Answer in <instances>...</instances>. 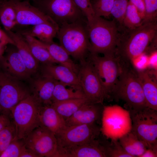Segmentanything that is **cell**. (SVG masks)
I'll use <instances>...</instances> for the list:
<instances>
[{
    "label": "cell",
    "instance_id": "obj_1",
    "mask_svg": "<svg viewBox=\"0 0 157 157\" xmlns=\"http://www.w3.org/2000/svg\"><path fill=\"white\" fill-rule=\"evenodd\" d=\"M120 34L117 48L118 53L127 60L134 61L142 56L157 36V21L143 24Z\"/></svg>",
    "mask_w": 157,
    "mask_h": 157
},
{
    "label": "cell",
    "instance_id": "obj_2",
    "mask_svg": "<svg viewBox=\"0 0 157 157\" xmlns=\"http://www.w3.org/2000/svg\"><path fill=\"white\" fill-rule=\"evenodd\" d=\"M100 56L90 53L89 60L93 65L104 90L106 98L113 95L121 75L128 67L126 59L116 51Z\"/></svg>",
    "mask_w": 157,
    "mask_h": 157
},
{
    "label": "cell",
    "instance_id": "obj_3",
    "mask_svg": "<svg viewBox=\"0 0 157 157\" xmlns=\"http://www.w3.org/2000/svg\"><path fill=\"white\" fill-rule=\"evenodd\" d=\"M90 43V53H105L115 51L119 42L120 34L115 20L109 21L96 16L87 25Z\"/></svg>",
    "mask_w": 157,
    "mask_h": 157
},
{
    "label": "cell",
    "instance_id": "obj_4",
    "mask_svg": "<svg viewBox=\"0 0 157 157\" xmlns=\"http://www.w3.org/2000/svg\"><path fill=\"white\" fill-rule=\"evenodd\" d=\"M59 26L57 35L60 45L74 59L80 61L85 60L90 46L87 24L80 20Z\"/></svg>",
    "mask_w": 157,
    "mask_h": 157
},
{
    "label": "cell",
    "instance_id": "obj_5",
    "mask_svg": "<svg viewBox=\"0 0 157 157\" xmlns=\"http://www.w3.org/2000/svg\"><path fill=\"white\" fill-rule=\"evenodd\" d=\"M42 105L31 94L12 109L10 116L15 125L16 139L24 140L41 125L40 116Z\"/></svg>",
    "mask_w": 157,
    "mask_h": 157
},
{
    "label": "cell",
    "instance_id": "obj_6",
    "mask_svg": "<svg viewBox=\"0 0 157 157\" xmlns=\"http://www.w3.org/2000/svg\"><path fill=\"white\" fill-rule=\"evenodd\" d=\"M113 95L125 102L127 110H138L147 107L137 73L128 67L120 76Z\"/></svg>",
    "mask_w": 157,
    "mask_h": 157
},
{
    "label": "cell",
    "instance_id": "obj_7",
    "mask_svg": "<svg viewBox=\"0 0 157 157\" xmlns=\"http://www.w3.org/2000/svg\"><path fill=\"white\" fill-rule=\"evenodd\" d=\"M101 131L110 140H118L130 132L132 121L129 112L117 105L103 107Z\"/></svg>",
    "mask_w": 157,
    "mask_h": 157
},
{
    "label": "cell",
    "instance_id": "obj_8",
    "mask_svg": "<svg viewBox=\"0 0 157 157\" xmlns=\"http://www.w3.org/2000/svg\"><path fill=\"white\" fill-rule=\"evenodd\" d=\"M127 110L132 121L131 131L147 148H157V111L148 107L138 110Z\"/></svg>",
    "mask_w": 157,
    "mask_h": 157
},
{
    "label": "cell",
    "instance_id": "obj_9",
    "mask_svg": "<svg viewBox=\"0 0 157 157\" xmlns=\"http://www.w3.org/2000/svg\"><path fill=\"white\" fill-rule=\"evenodd\" d=\"M21 80L0 66V111L10 116L12 109L31 94Z\"/></svg>",
    "mask_w": 157,
    "mask_h": 157
},
{
    "label": "cell",
    "instance_id": "obj_10",
    "mask_svg": "<svg viewBox=\"0 0 157 157\" xmlns=\"http://www.w3.org/2000/svg\"><path fill=\"white\" fill-rule=\"evenodd\" d=\"M33 3L59 26L82 20L83 15L73 0H41Z\"/></svg>",
    "mask_w": 157,
    "mask_h": 157
},
{
    "label": "cell",
    "instance_id": "obj_11",
    "mask_svg": "<svg viewBox=\"0 0 157 157\" xmlns=\"http://www.w3.org/2000/svg\"><path fill=\"white\" fill-rule=\"evenodd\" d=\"M23 140L26 147L38 157H58L55 134L42 125L35 129Z\"/></svg>",
    "mask_w": 157,
    "mask_h": 157
},
{
    "label": "cell",
    "instance_id": "obj_12",
    "mask_svg": "<svg viewBox=\"0 0 157 157\" xmlns=\"http://www.w3.org/2000/svg\"><path fill=\"white\" fill-rule=\"evenodd\" d=\"M80 62L77 74L83 93L90 102L102 104L106 95L93 65L89 60Z\"/></svg>",
    "mask_w": 157,
    "mask_h": 157
},
{
    "label": "cell",
    "instance_id": "obj_13",
    "mask_svg": "<svg viewBox=\"0 0 157 157\" xmlns=\"http://www.w3.org/2000/svg\"><path fill=\"white\" fill-rule=\"evenodd\" d=\"M100 128L95 124L67 126L56 135L58 147H66L83 144L98 137Z\"/></svg>",
    "mask_w": 157,
    "mask_h": 157
},
{
    "label": "cell",
    "instance_id": "obj_14",
    "mask_svg": "<svg viewBox=\"0 0 157 157\" xmlns=\"http://www.w3.org/2000/svg\"><path fill=\"white\" fill-rule=\"evenodd\" d=\"M11 0L16 11L17 25L33 26L45 23L57 24L29 1Z\"/></svg>",
    "mask_w": 157,
    "mask_h": 157
},
{
    "label": "cell",
    "instance_id": "obj_15",
    "mask_svg": "<svg viewBox=\"0 0 157 157\" xmlns=\"http://www.w3.org/2000/svg\"><path fill=\"white\" fill-rule=\"evenodd\" d=\"M58 148V157H107L104 143L97 139L80 145Z\"/></svg>",
    "mask_w": 157,
    "mask_h": 157
},
{
    "label": "cell",
    "instance_id": "obj_16",
    "mask_svg": "<svg viewBox=\"0 0 157 157\" xmlns=\"http://www.w3.org/2000/svg\"><path fill=\"white\" fill-rule=\"evenodd\" d=\"M55 64H43L42 74L51 77L67 86L82 91L76 73L66 66Z\"/></svg>",
    "mask_w": 157,
    "mask_h": 157
},
{
    "label": "cell",
    "instance_id": "obj_17",
    "mask_svg": "<svg viewBox=\"0 0 157 157\" xmlns=\"http://www.w3.org/2000/svg\"><path fill=\"white\" fill-rule=\"evenodd\" d=\"M6 54L0 61V66L9 73L19 80L30 78L31 75L28 71L16 48L6 49Z\"/></svg>",
    "mask_w": 157,
    "mask_h": 157
},
{
    "label": "cell",
    "instance_id": "obj_18",
    "mask_svg": "<svg viewBox=\"0 0 157 157\" xmlns=\"http://www.w3.org/2000/svg\"><path fill=\"white\" fill-rule=\"evenodd\" d=\"M101 104L89 101L85 103L65 120L66 125L95 124L101 117L103 107Z\"/></svg>",
    "mask_w": 157,
    "mask_h": 157
},
{
    "label": "cell",
    "instance_id": "obj_19",
    "mask_svg": "<svg viewBox=\"0 0 157 157\" xmlns=\"http://www.w3.org/2000/svg\"><path fill=\"white\" fill-rule=\"evenodd\" d=\"M56 81L43 74L33 80L31 94L42 105L52 104V96Z\"/></svg>",
    "mask_w": 157,
    "mask_h": 157
},
{
    "label": "cell",
    "instance_id": "obj_20",
    "mask_svg": "<svg viewBox=\"0 0 157 157\" xmlns=\"http://www.w3.org/2000/svg\"><path fill=\"white\" fill-rule=\"evenodd\" d=\"M13 42L28 71L32 75L39 68V63L33 55L29 46L23 36L19 33L13 31H5Z\"/></svg>",
    "mask_w": 157,
    "mask_h": 157
},
{
    "label": "cell",
    "instance_id": "obj_21",
    "mask_svg": "<svg viewBox=\"0 0 157 157\" xmlns=\"http://www.w3.org/2000/svg\"><path fill=\"white\" fill-rule=\"evenodd\" d=\"M42 125L56 135L67 126L65 120L51 105H42L40 112Z\"/></svg>",
    "mask_w": 157,
    "mask_h": 157
},
{
    "label": "cell",
    "instance_id": "obj_22",
    "mask_svg": "<svg viewBox=\"0 0 157 157\" xmlns=\"http://www.w3.org/2000/svg\"><path fill=\"white\" fill-rule=\"evenodd\" d=\"M57 24L45 23L38 24L17 32L22 35H27L37 38L38 40L45 43L53 42V38L57 35L59 28Z\"/></svg>",
    "mask_w": 157,
    "mask_h": 157
},
{
    "label": "cell",
    "instance_id": "obj_23",
    "mask_svg": "<svg viewBox=\"0 0 157 157\" xmlns=\"http://www.w3.org/2000/svg\"><path fill=\"white\" fill-rule=\"evenodd\" d=\"M34 39L37 44L47 51L58 64L68 67L77 74L78 66L72 60L70 56L60 45L53 42L51 43H45L41 41L36 38H34Z\"/></svg>",
    "mask_w": 157,
    "mask_h": 157
},
{
    "label": "cell",
    "instance_id": "obj_24",
    "mask_svg": "<svg viewBox=\"0 0 157 157\" xmlns=\"http://www.w3.org/2000/svg\"><path fill=\"white\" fill-rule=\"evenodd\" d=\"M137 74L142 85L147 107L157 111V83L147 72Z\"/></svg>",
    "mask_w": 157,
    "mask_h": 157
},
{
    "label": "cell",
    "instance_id": "obj_25",
    "mask_svg": "<svg viewBox=\"0 0 157 157\" xmlns=\"http://www.w3.org/2000/svg\"><path fill=\"white\" fill-rule=\"evenodd\" d=\"M118 140L125 151L133 157H140L147 149L144 143L131 131Z\"/></svg>",
    "mask_w": 157,
    "mask_h": 157
},
{
    "label": "cell",
    "instance_id": "obj_26",
    "mask_svg": "<svg viewBox=\"0 0 157 157\" xmlns=\"http://www.w3.org/2000/svg\"><path fill=\"white\" fill-rule=\"evenodd\" d=\"M0 21L5 31L17 25L15 10L11 0H0Z\"/></svg>",
    "mask_w": 157,
    "mask_h": 157
},
{
    "label": "cell",
    "instance_id": "obj_27",
    "mask_svg": "<svg viewBox=\"0 0 157 157\" xmlns=\"http://www.w3.org/2000/svg\"><path fill=\"white\" fill-rule=\"evenodd\" d=\"M88 101L86 98H76L54 102L51 105L65 120Z\"/></svg>",
    "mask_w": 157,
    "mask_h": 157
},
{
    "label": "cell",
    "instance_id": "obj_28",
    "mask_svg": "<svg viewBox=\"0 0 157 157\" xmlns=\"http://www.w3.org/2000/svg\"><path fill=\"white\" fill-rule=\"evenodd\" d=\"M66 87L56 81L52 96V103L71 99L86 98L82 91L76 90L71 87L67 88Z\"/></svg>",
    "mask_w": 157,
    "mask_h": 157
},
{
    "label": "cell",
    "instance_id": "obj_29",
    "mask_svg": "<svg viewBox=\"0 0 157 157\" xmlns=\"http://www.w3.org/2000/svg\"><path fill=\"white\" fill-rule=\"evenodd\" d=\"M22 35L27 42L33 56L39 63L43 64H58L47 50L36 42L34 37Z\"/></svg>",
    "mask_w": 157,
    "mask_h": 157
},
{
    "label": "cell",
    "instance_id": "obj_30",
    "mask_svg": "<svg viewBox=\"0 0 157 157\" xmlns=\"http://www.w3.org/2000/svg\"><path fill=\"white\" fill-rule=\"evenodd\" d=\"M143 21V18L138 10L129 1L121 28H124L125 30H133L142 25Z\"/></svg>",
    "mask_w": 157,
    "mask_h": 157
},
{
    "label": "cell",
    "instance_id": "obj_31",
    "mask_svg": "<svg viewBox=\"0 0 157 157\" xmlns=\"http://www.w3.org/2000/svg\"><path fill=\"white\" fill-rule=\"evenodd\" d=\"M114 0H92V3L96 16L108 17L111 15Z\"/></svg>",
    "mask_w": 157,
    "mask_h": 157
},
{
    "label": "cell",
    "instance_id": "obj_32",
    "mask_svg": "<svg viewBox=\"0 0 157 157\" xmlns=\"http://www.w3.org/2000/svg\"><path fill=\"white\" fill-rule=\"evenodd\" d=\"M15 138V128L12 121L0 131V156Z\"/></svg>",
    "mask_w": 157,
    "mask_h": 157
},
{
    "label": "cell",
    "instance_id": "obj_33",
    "mask_svg": "<svg viewBox=\"0 0 157 157\" xmlns=\"http://www.w3.org/2000/svg\"><path fill=\"white\" fill-rule=\"evenodd\" d=\"M26 147L23 140L15 138L0 156V157H20Z\"/></svg>",
    "mask_w": 157,
    "mask_h": 157
},
{
    "label": "cell",
    "instance_id": "obj_34",
    "mask_svg": "<svg viewBox=\"0 0 157 157\" xmlns=\"http://www.w3.org/2000/svg\"><path fill=\"white\" fill-rule=\"evenodd\" d=\"M104 143L107 157H133L125 151L118 140H111Z\"/></svg>",
    "mask_w": 157,
    "mask_h": 157
},
{
    "label": "cell",
    "instance_id": "obj_35",
    "mask_svg": "<svg viewBox=\"0 0 157 157\" xmlns=\"http://www.w3.org/2000/svg\"><path fill=\"white\" fill-rule=\"evenodd\" d=\"M129 0H114L111 12L112 15L119 24L121 28L122 21L124 16Z\"/></svg>",
    "mask_w": 157,
    "mask_h": 157
},
{
    "label": "cell",
    "instance_id": "obj_36",
    "mask_svg": "<svg viewBox=\"0 0 157 157\" xmlns=\"http://www.w3.org/2000/svg\"><path fill=\"white\" fill-rule=\"evenodd\" d=\"M74 3L87 19V24L91 23L96 17L91 0H73Z\"/></svg>",
    "mask_w": 157,
    "mask_h": 157
},
{
    "label": "cell",
    "instance_id": "obj_37",
    "mask_svg": "<svg viewBox=\"0 0 157 157\" xmlns=\"http://www.w3.org/2000/svg\"><path fill=\"white\" fill-rule=\"evenodd\" d=\"M145 13L143 24L157 21V0H144Z\"/></svg>",
    "mask_w": 157,
    "mask_h": 157
},
{
    "label": "cell",
    "instance_id": "obj_38",
    "mask_svg": "<svg viewBox=\"0 0 157 157\" xmlns=\"http://www.w3.org/2000/svg\"><path fill=\"white\" fill-rule=\"evenodd\" d=\"M129 1L136 7L143 19L145 13L144 0H129Z\"/></svg>",
    "mask_w": 157,
    "mask_h": 157
},
{
    "label": "cell",
    "instance_id": "obj_39",
    "mask_svg": "<svg viewBox=\"0 0 157 157\" xmlns=\"http://www.w3.org/2000/svg\"><path fill=\"white\" fill-rule=\"evenodd\" d=\"M9 116L1 114L0 115V131L11 122Z\"/></svg>",
    "mask_w": 157,
    "mask_h": 157
},
{
    "label": "cell",
    "instance_id": "obj_40",
    "mask_svg": "<svg viewBox=\"0 0 157 157\" xmlns=\"http://www.w3.org/2000/svg\"><path fill=\"white\" fill-rule=\"evenodd\" d=\"M5 42L9 44L14 45V43L11 39L6 32L0 27V42Z\"/></svg>",
    "mask_w": 157,
    "mask_h": 157
},
{
    "label": "cell",
    "instance_id": "obj_41",
    "mask_svg": "<svg viewBox=\"0 0 157 157\" xmlns=\"http://www.w3.org/2000/svg\"><path fill=\"white\" fill-rule=\"evenodd\" d=\"M157 148H147L140 157H157Z\"/></svg>",
    "mask_w": 157,
    "mask_h": 157
},
{
    "label": "cell",
    "instance_id": "obj_42",
    "mask_svg": "<svg viewBox=\"0 0 157 157\" xmlns=\"http://www.w3.org/2000/svg\"><path fill=\"white\" fill-rule=\"evenodd\" d=\"M9 44L8 42H0V61L3 58L4 54L7 48V45Z\"/></svg>",
    "mask_w": 157,
    "mask_h": 157
},
{
    "label": "cell",
    "instance_id": "obj_43",
    "mask_svg": "<svg viewBox=\"0 0 157 157\" xmlns=\"http://www.w3.org/2000/svg\"><path fill=\"white\" fill-rule=\"evenodd\" d=\"M20 157H38L37 155L29 149L26 148L23 151Z\"/></svg>",
    "mask_w": 157,
    "mask_h": 157
},
{
    "label": "cell",
    "instance_id": "obj_44",
    "mask_svg": "<svg viewBox=\"0 0 157 157\" xmlns=\"http://www.w3.org/2000/svg\"><path fill=\"white\" fill-rule=\"evenodd\" d=\"M23 0L27 1H29L31 0V1H33V2H36V1H40L41 0Z\"/></svg>",
    "mask_w": 157,
    "mask_h": 157
},
{
    "label": "cell",
    "instance_id": "obj_45",
    "mask_svg": "<svg viewBox=\"0 0 157 157\" xmlns=\"http://www.w3.org/2000/svg\"></svg>",
    "mask_w": 157,
    "mask_h": 157
}]
</instances>
